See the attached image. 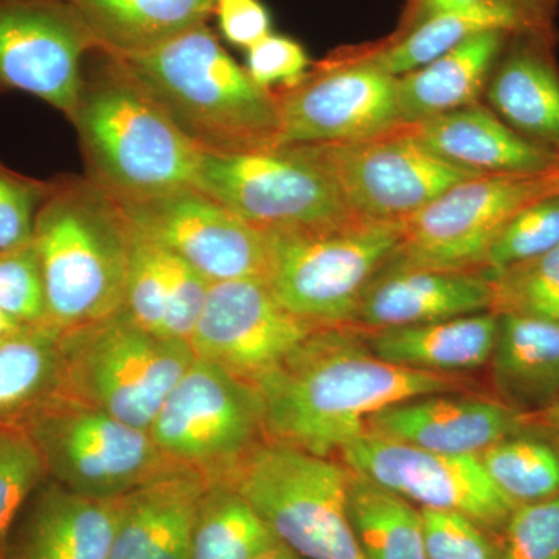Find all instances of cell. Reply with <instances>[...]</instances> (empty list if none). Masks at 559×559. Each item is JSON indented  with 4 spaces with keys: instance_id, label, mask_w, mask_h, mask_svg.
Here are the masks:
<instances>
[{
    "instance_id": "cell-1",
    "label": "cell",
    "mask_w": 559,
    "mask_h": 559,
    "mask_svg": "<svg viewBox=\"0 0 559 559\" xmlns=\"http://www.w3.org/2000/svg\"><path fill=\"white\" fill-rule=\"evenodd\" d=\"M270 440L333 457L385 407L433 393L468 392L463 374L407 369L374 355L366 331L320 326L255 382Z\"/></svg>"
},
{
    "instance_id": "cell-2",
    "label": "cell",
    "mask_w": 559,
    "mask_h": 559,
    "mask_svg": "<svg viewBox=\"0 0 559 559\" xmlns=\"http://www.w3.org/2000/svg\"><path fill=\"white\" fill-rule=\"evenodd\" d=\"M110 55L201 153L277 148L274 91L250 79L207 24L154 49Z\"/></svg>"
},
{
    "instance_id": "cell-3",
    "label": "cell",
    "mask_w": 559,
    "mask_h": 559,
    "mask_svg": "<svg viewBox=\"0 0 559 559\" xmlns=\"http://www.w3.org/2000/svg\"><path fill=\"white\" fill-rule=\"evenodd\" d=\"M69 120L79 132L86 178L114 200L193 186L201 151L100 47L84 61Z\"/></svg>"
},
{
    "instance_id": "cell-4",
    "label": "cell",
    "mask_w": 559,
    "mask_h": 559,
    "mask_svg": "<svg viewBox=\"0 0 559 559\" xmlns=\"http://www.w3.org/2000/svg\"><path fill=\"white\" fill-rule=\"evenodd\" d=\"M134 230L119 202L91 179L58 176L36 213L33 245L50 325H86L123 307Z\"/></svg>"
},
{
    "instance_id": "cell-5",
    "label": "cell",
    "mask_w": 559,
    "mask_h": 559,
    "mask_svg": "<svg viewBox=\"0 0 559 559\" xmlns=\"http://www.w3.org/2000/svg\"><path fill=\"white\" fill-rule=\"evenodd\" d=\"M193 359L189 342L151 333L121 308L61 331L57 393L148 430Z\"/></svg>"
},
{
    "instance_id": "cell-6",
    "label": "cell",
    "mask_w": 559,
    "mask_h": 559,
    "mask_svg": "<svg viewBox=\"0 0 559 559\" xmlns=\"http://www.w3.org/2000/svg\"><path fill=\"white\" fill-rule=\"evenodd\" d=\"M227 484L301 558L367 559L349 521L344 463L267 439Z\"/></svg>"
},
{
    "instance_id": "cell-7",
    "label": "cell",
    "mask_w": 559,
    "mask_h": 559,
    "mask_svg": "<svg viewBox=\"0 0 559 559\" xmlns=\"http://www.w3.org/2000/svg\"><path fill=\"white\" fill-rule=\"evenodd\" d=\"M271 237L267 282L280 304L318 329L355 325L364 294L395 259L403 223L358 218Z\"/></svg>"
},
{
    "instance_id": "cell-8",
    "label": "cell",
    "mask_w": 559,
    "mask_h": 559,
    "mask_svg": "<svg viewBox=\"0 0 559 559\" xmlns=\"http://www.w3.org/2000/svg\"><path fill=\"white\" fill-rule=\"evenodd\" d=\"M49 479L90 498H121L170 468L148 430L53 393L14 419Z\"/></svg>"
},
{
    "instance_id": "cell-9",
    "label": "cell",
    "mask_w": 559,
    "mask_h": 559,
    "mask_svg": "<svg viewBox=\"0 0 559 559\" xmlns=\"http://www.w3.org/2000/svg\"><path fill=\"white\" fill-rule=\"evenodd\" d=\"M148 432L168 463L193 471L207 485L229 480L267 440L255 385L198 358L176 382Z\"/></svg>"
},
{
    "instance_id": "cell-10",
    "label": "cell",
    "mask_w": 559,
    "mask_h": 559,
    "mask_svg": "<svg viewBox=\"0 0 559 559\" xmlns=\"http://www.w3.org/2000/svg\"><path fill=\"white\" fill-rule=\"evenodd\" d=\"M559 191V170L462 180L403 221L390 264L415 270L484 272L489 249L522 209Z\"/></svg>"
},
{
    "instance_id": "cell-11",
    "label": "cell",
    "mask_w": 559,
    "mask_h": 559,
    "mask_svg": "<svg viewBox=\"0 0 559 559\" xmlns=\"http://www.w3.org/2000/svg\"><path fill=\"white\" fill-rule=\"evenodd\" d=\"M193 186L263 230H318L360 218L329 176L290 146L201 153Z\"/></svg>"
},
{
    "instance_id": "cell-12",
    "label": "cell",
    "mask_w": 559,
    "mask_h": 559,
    "mask_svg": "<svg viewBox=\"0 0 559 559\" xmlns=\"http://www.w3.org/2000/svg\"><path fill=\"white\" fill-rule=\"evenodd\" d=\"M325 173L355 215L403 223L476 173L455 167L404 130L359 142L290 146Z\"/></svg>"
},
{
    "instance_id": "cell-13",
    "label": "cell",
    "mask_w": 559,
    "mask_h": 559,
    "mask_svg": "<svg viewBox=\"0 0 559 559\" xmlns=\"http://www.w3.org/2000/svg\"><path fill=\"white\" fill-rule=\"evenodd\" d=\"M132 229L210 283L270 278L272 237L194 186L117 201Z\"/></svg>"
},
{
    "instance_id": "cell-14",
    "label": "cell",
    "mask_w": 559,
    "mask_h": 559,
    "mask_svg": "<svg viewBox=\"0 0 559 559\" xmlns=\"http://www.w3.org/2000/svg\"><path fill=\"white\" fill-rule=\"evenodd\" d=\"M272 91L278 105L277 148L359 142L407 127L395 76L340 57L308 70L294 86Z\"/></svg>"
},
{
    "instance_id": "cell-15",
    "label": "cell",
    "mask_w": 559,
    "mask_h": 559,
    "mask_svg": "<svg viewBox=\"0 0 559 559\" xmlns=\"http://www.w3.org/2000/svg\"><path fill=\"white\" fill-rule=\"evenodd\" d=\"M341 462L419 509L455 511L499 536L514 503L488 476L479 455L421 450L367 430L340 452Z\"/></svg>"
},
{
    "instance_id": "cell-16",
    "label": "cell",
    "mask_w": 559,
    "mask_h": 559,
    "mask_svg": "<svg viewBox=\"0 0 559 559\" xmlns=\"http://www.w3.org/2000/svg\"><path fill=\"white\" fill-rule=\"evenodd\" d=\"M95 47L68 0H0V94L24 92L70 119Z\"/></svg>"
},
{
    "instance_id": "cell-17",
    "label": "cell",
    "mask_w": 559,
    "mask_h": 559,
    "mask_svg": "<svg viewBox=\"0 0 559 559\" xmlns=\"http://www.w3.org/2000/svg\"><path fill=\"white\" fill-rule=\"evenodd\" d=\"M318 329L286 310L264 278L212 283L189 341L194 358L261 380Z\"/></svg>"
},
{
    "instance_id": "cell-18",
    "label": "cell",
    "mask_w": 559,
    "mask_h": 559,
    "mask_svg": "<svg viewBox=\"0 0 559 559\" xmlns=\"http://www.w3.org/2000/svg\"><path fill=\"white\" fill-rule=\"evenodd\" d=\"M527 426V417L510 404L466 392L419 396L367 419L369 432L454 455H480Z\"/></svg>"
},
{
    "instance_id": "cell-19",
    "label": "cell",
    "mask_w": 559,
    "mask_h": 559,
    "mask_svg": "<svg viewBox=\"0 0 559 559\" xmlns=\"http://www.w3.org/2000/svg\"><path fill=\"white\" fill-rule=\"evenodd\" d=\"M121 498H90L47 477L0 540L3 559H109Z\"/></svg>"
},
{
    "instance_id": "cell-20",
    "label": "cell",
    "mask_w": 559,
    "mask_h": 559,
    "mask_svg": "<svg viewBox=\"0 0 559 559\" xmlns=\"http://www.w3.org/2000/svg\"><path fill=\"white\" fill-rule=\"evenodd\" d=\"M484 272L415 270L388 264L360 300L355 326L366 331L421 325L491 310Z\"/></svg>"
},
{
    "instance_id": "cell-21",
    "label": "cell",
    "mask_w": 559,
    "mask_h": 559,
    "mask_svg": "<svg viewBox=\"0 0 559 559\" xmlns=\"http://www.w3.org/2000/svg\"><path fill=\"white\" fill-rule=\"evenodd\" d=\"M409 128L430 153L476 175H539L559 170L557 151L524 138L477 103Z\"/></svg>"
},
{
    "instance_id": "cell-22",
    "label": "cell",
    "mask_w": 559,
    "mask_h": 559,
    "mask_svg": "<svg viewBox=\"0 0 559 559\" xmlns=\"http://www.w3.org/2000/svg\"><path fill=\"white\" fill-rule=\"evenodd\" d=\"M205 481L170 466L121 498L109 559H190Z\"/></svg>"
},
{
    "instance_id": "cell-23",
    "label": "cell",
    "mask_w": 559,
    "mask_h": 559,
    "mask_svg": "<svg viewBox=\"0 0 559 559\" xmlns=\"http://www.w3.org/2000/svg\"><path fill=\"white\" fill-rule=\"evenodd\" d=\"M499 318L491 311L421 325L366 331L374 355L407 369L463 374L491 360Z\"/></svg>"
},
{
    "instance_id": "cell-24",
    "label": "cell",
    "mask_w": 559,
    "mask_h": 559,
    "mask_svg": "<svg viewBox=\"0 0 559 559\" xmlns=\"http://www.w3.org/2000/svg\"><path fill=\"white\" fill-rule=\"evenodd\" d=\"M509 35L477 33L436 61L396 79L404 123H419L477 103Z\"/></svg>"
},
{
    "instance_id": "cell-25",
    "label": "cell",
    "mask_w": 559,
    "mask_h": 559,
    "mask_svg": "<svg viewBox=\"0 0 559 559\" xmlns=\"http://www.w3.org/2000/svg\"><path fill=\"white\" fill-rule=\"evenodd\" d=\"M100 49L116 55L154 49L207 24L216 0H68Z\"/></svg>"
},
{
    "instance_id": "cell-26",
    "label": "cell",
    "mask_w": 559,
    "mask_h": 559,
    "mask_svg": "<svg viewBox=\"0 0 559 559\" xmlns=\"http://www.w3.org/2000/svg\"><path fill=\"white\" fill-rule=\"evenodd\" d=\"M488 31L528 32L509 3L492 2L476 9L436 14L401 32L384 46L340 58L400 79L443 57L471 36Z\"/></svg>"
},
{
    "instance_id": "cell-27",
    "label": "cell",
    "mask_w": 559,
    "mask_h": 559,
    "mask_svg": "<svg viewBox=\"0 0 559 559\" xmlns=\"http://www.w3.org/2000/svg\"><path fill=\"white\" fill-rule=\"evenodd\" d=\"M488 100L509 127L559 153V75L533 47H516L488 84Z\"/></svg>"
},
{
    "instance_id": "cell-28",
    "label": "cell",
    "mask_w": 559,
    "mask_h": 559,
    "mask_svg": "<svg viewBox=\"0 0 559 559\" xmlns=\"http://www.w3.org/2000/svg\"><path fill=\"white\" fill-rule=\"evenodd\" d=\"M492 352L496 384L520 404L554 403L559 396V323L500 314Z\"/></svg>"
},
{
    "instance_id": "cell-29",
    "label": "cell",
    "mask_w": 559,
    "mask_h": 559,
    "mask_svg": "<svg viewBox=\"0 0 559 559\" xmlns=\"http://www.w3.org/2000/svg\"><path fill=\"white\" fill-rule=\"evenodd\" d=\"M348 513L367 559H428L419 507L349 468Z\"/></svg>"
},
{
    "instance_id": "cell-30",
    "label": "cell",
    "mask_w": 559,
    "mask_h": 559,
    "mask_svg": "<svg viewBox=\"0 0 559 559\" xmlns=\"http://www.w3.org/2000/svg\"><path fill=\"white\" fill-rule=\"evenodd\" d=\"M278 543L259 511L230 484L205 485L190 559H257Z\"/></svg>"
},
{
    "instance_id": "cell-31",
    "label": "cell",
    "mask_w": 559,
    "mask_h": 559,
    "mask_svg": "<svg viewBox=\"0 0 559 559\" xmlns=\"http://www.w3.org/2000/svg\"><path fill=\"white\" fill-rule=\"evenodd\" d=\"M58 326H22L0 341V419L14 421L57 393L60 382Z\"/></svg>"
},
{
    "instance_id": "cell-32",
    "label": "cell",
    "mask_w": 559,
    "mask_h": 559,
    "mask_svg": "<svg viewBox=\"0 0 559 559\" xmlns=\"http://www.w3.org/2000/svg\"><path fill=\"white\" fill-rule=\"evenodd\" d=\"M488 476L514 506L559 496V447L520 432L479 455Z\"/></svg>"
},
{
    "instance_id": "cell-33",
    "label": "cell",
    "mask_w": 559,
    "mask_h": 559,
    "mask_svg": "<svg viewBox=\"0 0 559 559\" xmlns=\"http://www.w3.org/2000/svg\"><path fill=\"white\" fill-rule=\"evenodd\" d=\"M485 275L492 288L489 311L559 323V246Z\"/></svg>"
},
{
    "instance_id": "cell-34",
    "label": "cell",
    "mask_w": 559,
    "mask_h": 559,
    "mask_svg": "<svg viewBox=\"0 0 559 559\" xmlns=\"http://www.w3.org/2000/svg\"><path fill=\"white\" fill-rule=\"evenodd\" d=\"M559 246V191L532 202L507 224L489 249L484 274L544 255Z\"/></svg>"
},
{
    "instance_id": "cell-35",
    "label": "cell",
    "mask_w": 559,
    "mask_h": 559,
    "mask_svg": "<svg viewBox=\"0 0 559 559\" xmlns=\"http://www.w3.org/2000/svg\"><path fill=\"white\" fill-rule=\"evenodd\" d=\"M47 479L38 451L16 421L0 419V540Z\"/></svg>"
},
{
    "instance_id": "cell-36",
    "label": "cell",
    "mask_w": 559,
    "mask_h": 559,
    "mask_svg": "<svg viewBox=\"0 0 559 559\" xmlns=\"http://www.w3.org/2000/svg\"><path fill=\"white\" fill-rule=\"evenodd\" d=\"M0 310L22 326L49 323L46 283L33 240L0 252Z\"/></svg>"
},
{
    "instance_id": "cell-37",
    "label": "cell",
    "mask_w": 559,
    "mask_h": 559,
    "mask_svg": "<svg viewBox=\"0 0 559 559\" xmlns=\"http://www.w3.org/2000/svg\"><path fill=\"white\" fill-rule=\"evenodd\" d=\"M165 300L164 249L134 231L121 308L142 329L164 336Z\"/></svg>"
},
{
    "instance_id": "cell-38",
    "label": "cell",
    "mask_w": 559,
    "mask_h": 559,
    "mask_svg": "<svg viewBox=\"0 0 559 559\" xmlns=\"http://www.w3.org/2000/svg\"><path fill=\"white\" fill-rule=\"evenodd\" d=\"M499 546L500 559H559V496L514 507Z\"/></svg>"
},
{
    "instance_id": "cell-39",
    "label": "cell",
    "mask_w": 559,
    "mask_h": 559,
    "mask_svg": "<svg viewBox=\"0 0 559 559\" xmlns=\"http://www.w3.org/2000/svg\"><path fill=\"white\" fill-rule=\"evenodd\" d=\"M428 559H500L499 536L447 510L419 509Z\"/></svg>"
},
{
    "instance_id": "cell-40",
    "label": "cell",
    "mask_w": 559,
    "mask_h": 559,
    "mask_svg": "<svg viewBox=\"0 0 559 559\" xmlns=\"http://www.w3.org/2000/svg\"><path fill=\"white\" fill-rule=\"evenodd\" d=\"M167 300H165L164 336L189 342L212 283L187 261L164 249Z\"/></svg>"
},
{
    "instance_id": "cell-41",
    "label": "cell",
    "mask_w": 559,
    "mask_h": 559,
    "mask_svg": "<svg viewBox=\"0 0 559 559\" xmlns=\"http://www.w3.org/2000/svg\"><path fill=\"white\" fill-rule=\"evenodd\" d=\"M47 189L49 180L28 178L0 164V252L33 240L36 213Z\"/></svg>"
},
{
    "instance_id": "cell-42",
    "label": "cell",
    "mask_w": 559,
    "mask_h": 559,
    "mask_svg": "<svg viewBox=\"0 0 559 559\" xmlns=\"http://www.w3.org/2000/svg\"><path fill=\"white\" fill-rule=\"evenodd\" d=\"M310 66V58L300 43L270 33L249 47L246 70L259 86L272 91L299 83Z\"/></svg>"
},
{
    "instance_id": "cell-43",
    "label": "cell",
    "mask_w": 559,
    "mask_h": 559,
    "mask_svg": "<svg viewBox=\"0 0 559 559\" xmlns=\"http://www.w3.org/2000/svg\"><path fill=\"white\" fill-rule=\"evenodd\" d=\"M219 31L234 46L248 50L271 32V14L260 0H216Z\"/></svg>"
},
{
    "instance_id": "cell-44",
    "label": "cell",
    "mask_w": 559,
    "mask_h": 559,
    "mask_svg": "<svg viewBox=\"0 0 559 559\" xmlns=\"http://www.w3.org/2000/svg\"><path fill=\"white\" fill-rule=\"evenodd\" d=\"M492 2H506V0H411L409 14H407L404 31L414 27L418 22L436 16V14L476 9V7Z\"/></svg>"
},
{
    "instance_id": "cell-45",
    "label": "cell",
    "mask_w": 559,
    "mask_h": 559,
    "mask_svg": "<svg viewBox=\"0 0 559 559\" xmlns=\"http://www.w3.org/2000/svg\"><path fill=\"white\" fill-rule=\"evenodd\" d=\"M516 11L528 32H538L549 25L559 0H506Z\"/></svg>"
},
{
    "instance_id": "cell-46",
    "label": "cell",
    "mask_w": 559,
    "mask_h": 559,
    "mask_svg": "<svg viewBox=\"0 0 559 559\" xmlns=\"http://www.w3.org/2000/svg\"><path fill=\"white\" fill-rule=\"evenodd\" d=\"M257 559H304L300 555H297L296 551L290 550L289 547H286L285 544L278 543L277 546L272 547V549L264 551L263 555H260Z\"/></svg>"
},
{
    "instance_id": "cell-47",
    "label": "cell",
    "mask_w": 559,
    "mask_h": 559,
    "mask_svg": "<svg viewBox=\"0 0 559 559\" xmlns=\"http://www.w3.org/2000/svg\"><path fill=\"white\" fill-rule=\"evenodd\" d=\"M21 329L22 325H20V323L14 322L5 312L0 310V341L5 340L10 334L16 333V331Z\"/></svg>"
},
{
    "instance_id": "cell-48",
    "label": "cell",
    "mask_w": 559,
    "mask_h": 559,
    "mask_svg": "<svg viewBox=\"0 0 559 559\" xmlns=\"http://www.w3.org/2000/svg\"><path fill=\"white\" fill-rule=\"evenodd\" d=\"M546 421L559 432V396L554 403L550 404L549 411H547Z\"/></svg>"
},
{
    "instance_id": "cell-49",
    "label": "cell",
    "mask_w": 559,
    "mask_h": 559,
    "mask_svg": "<svg viewBox=\"0 0 559 559\" xmlns=\"http://www.w3.org/2000/svg\"><path fill=\"white\" fill-rule=\"evenodd\" d=\"M0 559H3V557H2V551H0Z\"/></svg>"
}]
</instances>
